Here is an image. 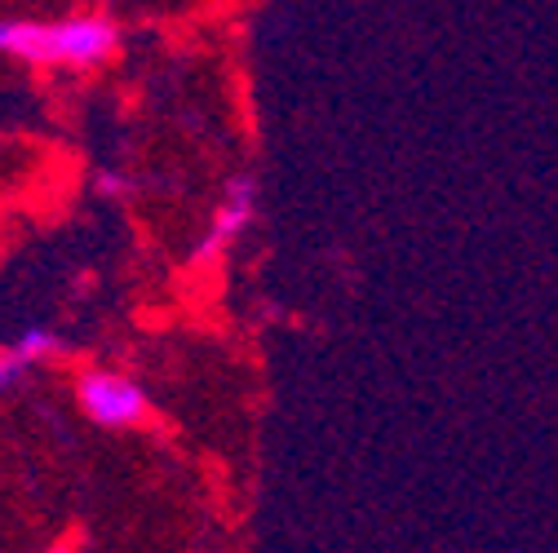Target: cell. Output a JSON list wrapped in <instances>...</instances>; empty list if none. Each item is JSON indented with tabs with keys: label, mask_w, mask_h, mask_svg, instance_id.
Listing matches in <instances>:
<instances>
[{
	"label": "cell",
	"mask_w": 558,
	"mask_h": 553,
	"mask_svg": "<svg viewBox=\"0 0 558 553\" xmlns=\"http://www.w3.org/2000/svg\"><path fill=\"white\" fill-rule=\"evenodd\" d=\"M32 377V364L14 351V341L10 345H0V398H5V394H14L23 381Z\"/></svg>",
	"instance_id": "5"
},
{
	"label": "cell",
	"mask_w": 558,
	"mask_h": 553,
	"mask_svg": "<svg viewBox=\"0 0 558 553\" xmlns=\"http://www.w3.org/2000/svg\"><path fill=\"white\" fill-rule=\"evenodd\" d=\"M124 49V32L111 14L66 19H0V58L49 72H98Z\"/></svg>",
	"instance_id": "1"
},
{
	"label": "cell",
	"mask_w": 558,
	"mask_h": 553,
	"mask_svg": "<svg viewBox=\"0 0 558 553\" xmlns=\"http://www.w3.org/2000/svg\"><path fill=\"white\" fill-rule=\"evenodd\" d=\"M89 186H94L98 199H129V195L137 191V182H133L124 169H94Z\"/></svg>",
	"instance_id": "6"
},
{
	"label": "cell",
	"mask_w": 558,
	"mask_h": 553,
	"mask_svg": "<svg viewBox=\"0 0 558 553\" xmlns=\"http://www.w3.org/2000/svg\"><path fill=\"white\" fill-rule=\"evenodd\" d=\"M72 403L89 426H98L107 434L143 430L151 421V407H156L151 390L143 381L120 372V368H107V364H89L72 377Z\"/></svg>",
	"instance_id": "2"
},
{
	"label": "cell",
	"mask_w": 558,
	"mask_h": 553,
	"mask_svg": "<svg viewBox=\"0 0 558 553\" xmlns=\"http://www.w3.org/2000/svg\"><path fill=\"white\" fill-rule=\"evenodd\" d=\"M14 351H19L32 368H40V364H53L58 355H66V341H62V332L49 328V323H27V328L14 336Z\"/></svg>",
	"instance_id": "4"
},
{
	"label": "cell",
	"mask_w": 558,
	"mask_h": 553,
	"mask_svg": "<svg viewBox=\"0 0 558 553\" xmlns=\"http://www.w3.org/2000/svg\"><path fill=\"white\" fill-rule=\"evenodd\" d=\"M257 204H262V191H257V177L244 169V173H231L222 182V195L218 204L208 209L204 218V231L199 239L191 244L186 253V266L191 270H208V266H222L231 257V248L248 235V226L257 222Z\"/></svg>",
	"instance_id": "3"
},
{
	"label": "cell",
	"mask_w": 558,
	"mask_h": 553,
	"mask_svg": "<svg viewBox=\"0 0 558 553\" xmlns=\"http://www.w3.org/2000/svg\"><path fill=\"white\" fill-rule=\"evenodd\" d=\"M40 553H81V544H76V536H58V540H49Z\"/></svg>",
	"instance_id": "7"
}]
</instances>
